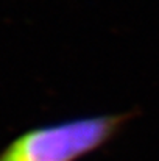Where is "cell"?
Masks as SVG:
<instances>
[{
	"label": "cell",
	"mask_w": 159,
	"mask_h": 161,
	"mask_svg": "<svg viewBox=\"0 0 159 161\" xmlns=\"http://www.w3.org/2000/svg\"><path fill=\"white\" fill-rule=\"evenodd\" d=\"M126 120L128 114H98L39 125L0 150V161L83 160L106 146Z\"/></svg>",
	"instance_id": "obj_1"
}]
</instances>
